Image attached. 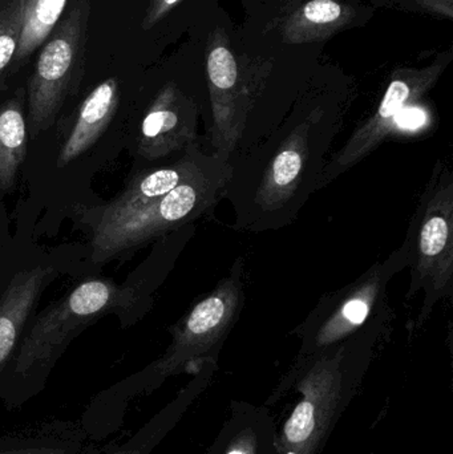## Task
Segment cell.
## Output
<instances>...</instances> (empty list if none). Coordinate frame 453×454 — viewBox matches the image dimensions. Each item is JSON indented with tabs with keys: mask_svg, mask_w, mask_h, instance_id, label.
I'll list each match as a JSON object with an SVG mask.
<instances>
[{
	"mask_svg": "<svg viewBox=\"0 0 453 454\" xmlns=\"http://www.w3.org/2000/svg\"><path fill=\"white\" fill-rule=\"evenodd\" d=\"M342 125L326 103L298 106L257 145L229 164L223 200L234 210L237 231L285 229L318 192L319 178Z\"/></svg>",
	"mask_w": 453,
	"mask_h": 454,
	"instance_id": "6da1fadb",
	"label": "cell"
},
{
	"mask_svg": "<svg viewBox=\"0 0 453 454\" xmlns=\"http://www.w3.org/2000/svg\"><path fill=\"white\" fill-rule=\"evenodd\" d=\"M245 280V259L238 256L217 286L170 327L172 340L159 359L90 400L80 423L93 442H104L121 431L129 405L153 394L168 379L193 375L204 363H218L223 343L244 309Z\"/></svg>",
	"mask_w": 453,
	"mask_h": 454,
	"instance_id": "7a4b0ae2",
	"label": "cell"
},
{
	"mask_svg": "<svg viewBox=\"0 0 453 454\" xmlns=\"http://www.w3.org/2000/svg\"><path fill=\"white\" fill-rule=\"evenodd\" d=\"M395 311L386 309L363 330L342 343L293 363L268 407L297 394L289 418L278 429L277 454H321L343 413L358 394L380 344L391 335Z\"/></svg>",
	"mask_w": 453,
	"mask_h": 454,
	"instance_id": "3957f363",
	"label": "cell"
},
{
	"mask_svg": "<svg viewBox=\"0 0 453 454\" xmlns=\"http://www.w3.org/2000/svg\"><path fill=\"white\" fill-rule=\"evenodd\" d=\"M152 290L104 279L87 280L74 287L36 317L21 338L2 379L0 403L7 410H18L31 402L43 392L59 359L77 335L109 312L144 311L152 301Z\"/></svg>",
	"mask_w": 453,
	"mask_h": 454,
	"instance_id": "277c9868",
	"label": "cell"
},
{
	"mask_svg": "<svg viewBox=\"0 0 453 454\" xmlns=\"http://www.w3.org/2000/svg\"><path fill=\"white\" fill-rule=\"evenodd\" d=\"M409 245L410 287L406 303L423 294L415 319L407 322L414 335L425 327L435 307L451 299L453 291V173L441 157L420 194L406 235Z\"/></svg>",
	"mask_w": 453,
	"mask_h": 454,
	"instance_id": "5b68a950",
	"label": "cell"
},
{
	"mask_svg": "<svg viewBox=\"0 0 453 454\" xmlns=\"http://www.w3.org/2000/svg\"><path fill=\"white\" fill-rule=\"evenodd\" d=\"M229 175L230 167L215 157L201 172L138 212L92 227V261L101 263L201 218L213 217L223 200Z\"/></svg>",
	"mask_w": 453,
	"mask_h": 454,
	"instance_id": "8992f818",
	"label": "cell"
},
{
	"mask_svg": "<svg viewBox=\"0 0 453 454\" xmlns=\"http://www.w3.org/2000/svg\"><path fill=\"white\" fill-rule=\"evenodd\" d=\"M407 266L409 245L404 239L387 258L375 262L355 280L322 295L310 314L293 331L301 343L294 362L316 356L363 330L390 307L388 285Z\"/></svg>",
	"mask_w": 453,
	"mask_h": 454,
	"instance_id": "52a82bcc",
	"label": "cell"
},
{
	"mask_svg": "<svg viewBox=\"0 0 453 454\" xmlns=\"http://www.w3.org/2000/svg\"><path fill=\"white\" fill-rule=\"evenodd\" d=\"M90 15V0H77L40 47L27 87L35 133L51 127L84 76Z\"/></svg>",
	"mask_w": 453,
	"mask_h": 454,
	"instance_id": "ba28073f",
	"label": "cell"
},
{
	"mask_svg": "<svg viewBox=\"0 0 453 454\" xmlns=\"http://www.w3.org/2000/svg\"><path fill=\"white\" fill-rule=\"evenodd\" d=\"M439 74L438 68H428L402 72L394 77L377 111L353 130L335 153L330 154L319 178L318 191L332 185L383 145L391 133L395 132L404 112L433 88Z\"/></svg>",
	"mask_w": 453,
	"mask_h": 454,
	"instance_id": "9c48e42d",
	"label": "cell"
},
{
	"mask_svg": "<svg viewBox=\"0 0 453 454\" xmlns=\"http://www.w3.org/2000/svg\"><path fill=\"white\" fill-rule=\"evenodd\" d=\"M199 106L168 82L141 120L138 156L151 162L180 156L205 137L199 135Z\"/></svg>",
	"mask_w": 453,
	"mask_h": 454,
	"instance_id": "30bf717a",
	"label": "cell"
},
{
	"mask_svg": "<svg viewBox=\"0 0 453 454\" xmlns=\"http://www.w3.org/2000/svg\"><path fill=\"white\" fill-rule=\"evenodd\" d=\"M215 154L209 151L205 137L189 146L169 164L145 170L136 176L129 185L103 207H96L88 215L90 226H103L133 215L146 205L157 201L184 181L196 176L207 167Z\"/></svg>",
	"mask_w": 453,
	"mask_h": 454,
	"instance_id": "8fae6325",
	"label": "cell"
},
{
	"mask_svg": "<svg viewBox=\"0 0 453 454\" xmlns=\"http://www.w3.org/2000/svg\"><path fill=\"white\" fill-rule=\"evenodd\" d=\"M277 436L270 407L233 399L228 419L204 454H277Z\"/></svg>",
	"mask_w": 453,
	"mask_h": 454,
	"instance_id": "7c38bea8",
	"label": "cell"
},
{
	"mask_svg": "<svg viewBox=\"0 0 453 454\" xmlns=\"http://www.w3.org/2000/svg\"><path fill=\"white\" fill-rule=\"evenodd\" d=\"M80 420L45 419L0 434V454H101Z\"/></svg>",
	"mask_w": 453,
	"mask_h": 454,
	"instance_id": "4fadbf2b",
	"label": "cell"
},
{
	"mask_svg": "<svg viewBox=\"0 0 453 454\" xmlns=\"http://www.w3.org/2000/svg\"><path fill=\"white\" fill-rule=\"evenodd\" d=\"M52 275L53 270L50 267H35L18 272L0 299V389L3 376L23 338L27 320Z\"/></svg>",
	"mask_w": 453,
	"mask_h": 454,
	"instance_id": "5bb4252c",
	"label": "cell"
},
{
	"mask_svg": "<svg viewBox=\"0 0 453 454\" xmlns=\"http://www.w3.org/2000/svg\"><path fill=\"white\" fill-rule=\"evenodd\" d=\"M218 363L207 362L191 375V380L151 420L121 444L109 448L105 454H151L167 439L188 412L189 408L207 391Z\"/></svg>",
	"mask_w": 453,
	"mask_h": 454,
	"instance_id": "9a60e30c",
	"label": "cell"
},
{
	"mask_svg": "<svg viewBox=\"0 0 453 454\" xmlns=\"http://www.w3.org/2000/svg\"><path fill=\"white\" fill-rule=\"evenodd\" d=\"M119 106L120 82L116 77H109L93 88L80 106L68 137L64 140L58 167H66L95 145L111 124Z\"/></svg>",
	"mask_w": 453,
	"mask_h": 454,
	"instance_id": "2e32d148",
	"label": "cell"
},
{
	"mask_svg": "<svg viewBox=\"0 0 453 454\" xmlns=\"http://www.w3.org/2000/svg\"><path fill=\"white\" fill-rule=\"evenodd\" d=\"M27 121L24 92L0 106V189L10 192L15 186L19 168L26 160Z\"/></svg>",
	"mask_w": 453,
	"mask_h": 454,
	"instance_id": "e0dca14e",
	"label": "cell"
},
{
	"mask_svg": "<svg viewBox=\"0 0 453 454\" xmlns=\"http://www.w3.org/2000/svg\"><path fill=\"white\" fill-rule=\"evenodd\" d=\"M66 4L68 0H23L20 37L8 74L44 44L63 18Z\"/></svg>",
	"mask_w": 453,
	"mask_h": 454,
	"instance_id": "ac0fdd59",
	"label": "cell"
},
{
	"mask_svg": "<svg viewBox=\"0 0 453 454\" xmlns=\"http://www.w3.org/2000/svg\"><path fill=\"white\" fill-rule=\"evenodd\" d=\"M23 0H0V77L10 72L20 37Z\"/></svg>",
	"mask_w": 453,
	"mask_h": 454,
	"instance_id": "d6986e66",
	"label": "cell"
},
{
	"mask_svg": "<svg viewBox=\"0 0 453 454\" xmlns=\"http://www.w3.org/2000/svg\"><path fill=\"white\" fill-rule=\"evenodd\" d=\"M342 12V5L334 0H311L302 8L303 18L313 24L334 23Z\"/></svg>",
	"mask_w": 453,
	"mask_h": 454,
	"instance_id": "ffe728a7",
	"label": "cell"
},
{
	"mask_svg": "<svg viewBox=\"0 0 453 454\" xmlns=\"http://www.w3.org/2000/svg\"><path fill=\"white\" fill-rule=\"evenodd\" d=\"M180 0H152L148 11H146L145 18L143 21V28L149 29L161 20L173 7H175Z\"/></svg>",
	"mask_w": 453,
	"mask_h": 454,
	"instance_id": "44dd1931",
	"label": "cell"
}]
</instances>
